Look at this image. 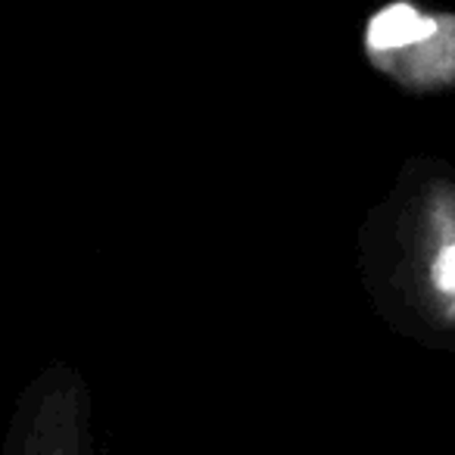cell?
Masks as SVG:
<instances>
[{
    "mask_svg": "<svg viewBox=\"0 0 455 455\" xmlns=\"http://www.w3.org/2000/svg\"><path fill=\"white\" fill-rule=\"evenodd\" d=\"M399 287L411 315L436 334H455V181L430 178L403 221Z\"/></svg>",
    "mask_w": 455,
    "mask_h": 455,
    "instance_id": "6da1fadb",
    "label": "cell"
},
{
    "mask_svg": "<svg viewBox=\"0 0 455 455\" xmlns=\"http://www.w3.org/2000/svg\"><path fill=\"white\" fill-rule=\"evenodd\" d=\"M4 455H97L88 387L69 368H51L20 403Z\"/></svg>",
    "mask_w": 455,
    "mask_h": 455,
    "instance_id": "7a4b0ae2",
    "label": "cell"
}]
</instances>
